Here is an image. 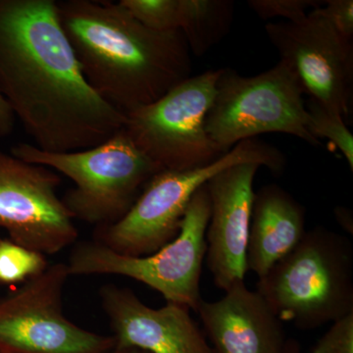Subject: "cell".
I'll use <instances>...</instances> for the list:
<instances>
[{
	"mask_svg": "<svg viewBox=\"0 0 353 353\" xmlns=\"http://www.w3.org/2000/svg\"><path fill=\"white\" fill-rule=\"evenodd\" d=\"M0 92L46 152L94 148L126 121L88 85L54 0H0Z\"/></svg>",
	"mask_w": 353,
	"mask_h": 353,
	"instance_id": "cell-1",
	"label": "cell"
},
{
	"mask_svg": "<svg viewBox=\"0 0 353 353\" xmlns=\"http://www.w3.org/2000/svg\"><path fill=\"white\" fill-rule=\"evenodd\" d=\"M57 6L88 85L122 112L153 103L190 78L192 57L180 30L152 31L119 2L66 0Z\"/></svg>",
	"mask_w": 353,
	"mask_h": 353,
	"instance_id": "cell-2",
	"label": "cell"
},
{
	"mask_svg": "<svg viewBox=\"0 0 353 353\" xmlns=\"http://www.w3.org/2000/svg\"><path fill=\"white\" fill-rule=\"evenodd\" d=\"M257 292L281 321L319 328L353 312V248L347 236L322 226L259 278Z\"/></svg>",
	"mask_w": 353,
	"mask_h": 353,
	"instance_id": "cell-3",
	"label": "cell"
},
{
	"mask_svg": "<svg viewBox=\"0 0 353 353\" xmlns=\"http://www.w3.org/2000/svg\"><path fill=\"white\" fill-rule=\"evenodd\" d=\"M285 161L275 146L250 139L204 166L160 171L146 183L122 219L97 227L94 241L125 256L152 254L178 236L192 196L221 171L234 165L256 163L279 174L284 170Z\"/></svg>",
	"mask_w": 353,
	"mask_h": 353,
	"instance_id": "cell-4",
	"label": "cell"
},
{
	"mask_svg": "<svg viewBox=\"0 0 353 353\" xmlns=\"http://www.w3.org/2000/svg\"><path fill=\"white\" fill-rule=\"evenodd\" d=\"M11 154L68 176L75 183L62 201L74 219L97 227L122 219L153 176L163 170L134 145L124 128L101 145L66 153L20 143Z\"/></svg>",
	"mask_w": 353,
	"mask_h": 353,
	"instance_id": "cell-5",
	"label": "cell"
},
{
	"mask_svg": "<svg viewBox=\"0 0 353 353\" xmlns=\"http://www.w3.org/2000/svg\"><path fill=\"white\" fill-rule=\"evenodd\" d=\"M303 87L289 62L252 77L221 69L204 127L209 138L225 153L246 139L266 132H283L321 146L309 131Z\"/></svg>",
	"mask_w": 353,
	"mask_h": 353,
	"instance_id": "cell-6",
	"label": "cell"
},
{
	"mask_svg": "<svg viewBox=\"0 0 353 353\" xmlns=\"http://www.w3.org/2000/svg\"><path fill=\"white\" fill-rule=\"evenodd\" d=\"M211 202L208 183L192 196L178 236L146 256L118 254L97 241L76 246L69 257L70 276L117 275L157 290L167 303L196 311L202 301V265L206 256V230Z\"/></svg>",
	"mask_w": 353,
	"mask_h": 353,
	"instance_id": "cell-7",
	"label": "cell"
},
{
	"mask_svg": "<svg viewBox=\"0 0 353 353\" xmlns=\"http://www.w3.org/2000/svg\"><path fill=\"white\" fill-rule=\"evenodd\" d=\"M220 74L190 76L153 103L125 113V131L163 170L197 168L225 154L204 127Z\"/></svg>",
	"mask_w": 353,
	"mask_h": 353,
	"instance_id": "cell-8",
	"label": "cell"
},
{
	"mask_svg": "<svg viewBox=\"0 0 353 353\" xmlns=\"http://www.w3.org/2000/svg\"><path fill=\"white\" fill-rule=\"evenodd\" d=\"M69 277L67 264L50 265L0 299V348L17 353L113 352V336L88 331L65 316L63 290Z\"/></svg>",
	"mask_w": 353,
	"mask_h": 353,
	"instance_id": "cell-9",
	"label": "cell"
},
{
	"mask_svg": "<svg viewBox=\"0 0 353 353\" xmlns=\"http://www.w3.org/2000/svg\"><path fill=\"white\" fill-rule=\"evenodd\" d=\"M60 183L48 167L0 152V229L8 239L46 256L75 243L79 231L57 196Z\"/></svg>",
	"mask_w": 353,
	"mask_h": 353,
	"instance_id": "cell-10",
	"label": "cell"
},
{
	"mask_svg": "<svg viewBox=\"0 0 353 353\" xmlns=\"http://www.w3.org/2000/svg\"><path fill=\"white\" fill-rule=\"evenodd\" d=\"M265 31L304 94L347 120L352 112V41L312 11L297 23H268Z\"/></svg>",
	"mask_w": 353,
	"mask_h": 353,
	"instance_id": "cell-11",
	"label": "cell"
},
{
	"mask_svg": "<svg viewBox=\"0 0 353 353\" xmlns=\"http://www.w3.org/2000/svg\"><path fill=\"white\" fill-rule=\"evenodd\" d=\"M260 166L241 163L221 171L208 183L211 202L206 230V262L218 289L245 282L255 175Z\"/></svg>",
	"mask_w": 353,
	"mask_h": 353,
	"instance_id": "cell-12",
	"label": "cell"
},
{
	"mask_svg": "<svg viewBox=\"0 0 353 353\" xmlns=\"http://www.w3.org/2000/svg\"><path fill=\"white\" fill-rule=\"evenodd\" d=\"M99 296L115 339L114 350L214 353L187 306L167 303L163 307L152 308L132 290L114 284L101 287Z\"/></svg>",
	"mask_w": 353,
	"mask_h": 353,
	"instance_id": "cell-13",
	"label": "cell"
},
{
	"mask_svg": "<svg viewBox=\"0 0 353 353\" xmlns=\"http://www.w3.org/2000/svg\"><path fill=\"white\" fill-rule=\"evenodd\" d=\"M216 301L202 299L196 312L214 353H283V322L259 292L239 282Z\"/></svg>",
	"mask_w": 353,
	"mask_h": 353,
	"instance_id": "cell-14",
	"label": "cell"
},
{
	"mask_svg": "<svg viewBox=\"0 0 353 353\" xmlns=\"http://www.w3.org/2000/svg\"><path fill=\"white\" fill-rule=\"evenodd\" d=\"M305 233V208L276 183L260 188L252 203L248 270L263 277L299 245Z\"/></svg>",
	"mask_w": 353,
	"mask_h": 353,
	"instance_id": "cell-15",
	"label": "cell"
},
{
	"mask_svg": "<svg viewBox=\"0 0 353 353\" xmlns=\"http://www.w3.org/2000/svg\"><path fill=\"white\" fill-rule=\"evenodd\" d=\"M234 4L231 0H180V24L190 53L202 57L232 29Z\"/></svg>",
	"mask_w": 353,
	"mask_h": 353,
	"instance_id": "cell-16",
	"label": "cell"
},
{
	"mask_svg": "<svg viewBox=\"0 0 353 353\" xmlns=\"http://www.w3.org/2000/svg\"><path fill=\"white\" fill-rule=\"evenodd\" d=\"M43 253L30 250L10 239H0V283L13 285L28 282L48 269Z\"/></svg>",
	"mask_w": 353,
	"mask_h": 353,
	"instance_id": "cell-17",
	"label": "cell"
},
{
	"mask_svg": "<svg viewBox=\"0 0 353 353\" xmlns=\"http://www.w3.org/2000/svg\"><path fill=\"white\" fill-rule=\"evenodd\" d=\"M309 116V131L319 139H328L347 159L353 171V136L340 114L329 110L321 103L310 99L306 104Z\"/></svg>",
	"mask_w": 353,
	"mask_h": 353,
	"instance_id": "cell-18",
	"label": "cell"
},
{
	"mask_svg": "<svg viewBox=\"0 0 353 353\" xmlns=\"http://www.w3.org/2000/svg\"><path fill=\"white\" fill-rule=\"evenodd\" d=\"M119 3L141 24L152 31L179 30L180 0H121Z\"/></svg>",
	"mask_w": 353,
	"mask_h": 353,
	"instance_id": "cell-19",
	"label": "cell"
},
{
	"mask_svg": "<svg viewBox=\"0 0 353 353\" xmlns=\"http://www.w3.org/2000/svg\"><path fill=\"white\" fill-rule=\"evenodd\" d=\"M248 6L260 19L281 17L287 22L297 23L307 16L308 11L319 8L323 2L316 0H250Z\"/></svg>",
	"mask_w": 353,
	"mask_h": 353,
	"instance_id": "cell-20",
	"label": "cell"
},
{
	"mask_svg": "<svg viewBox=\"0 0 353 353\" xmlns=\"http://www.w3.org/2000/svg\"><path fill=\"white\" fill-rule=\"evenodd\" d=\"M310 353H353V312L333 322Z\"/></svg>",
	"mask_w": 353,
	"mask_h": 353,
	"instance_id": "cell-21",
	"label": "cell"
},
{
	"mask_svg": "<svg viewBox=\"0 0 353 353\" xmlns=\"http://www.w3.org/2000/svg\"><path fill=\"white\" fill-rule=\"evenodd\" d=\"M324 7L313 9V13L327 21L343 38L352 41V0H327Z\"/></svg>",
	"mask_w": 353,
	"mask_h": 353,
	"instance_id": "cell-22",
	"label": "cell"
},
{
	"mask_svg": "<svg viewBox=\"0 0 353 353\" xmlns=\"http://www.w3.org/2000/svg\"><path fill=\"white\" fill-rule=\"evenodd\" d=\"M15 119L12 109L0 92V139H6L12 134Z\"/></svg>",
	"mask_w": 353,
	"mask_h": 353,
	"instance_id": "cell-23",
	"label": "cell"
},
{
	"mask_svg": "<svg viewBox=\"0 0 353 353\" xmlns=\"http://www.w3.org/2000/svg\"><path fill=\"white\" fill-rule=\"evenodd\" d=\"M334 215L336 221L345 231L352 234V211L345 208H336L334 209Z\"/></svg>",
	"mask_w": 353,
	"mask_h": 353,
	"instance_id": "cell-24",
	"label": "cell"
},
{
	"mask_svg": "<svg viewBox=\"0 0 353 353\" xmlns=\"http://www.w3.org/2000/svg\"><path fill=\"white\" fill-rule=\"evenodd\" d=\"M283 353H301L299 343L296 340H288Z\"/></svg>",
	"mask_w": 353,
	"mask_h": 353,
	"instance_id": "cell-25",
	"label": "cell"
},
{
	"mask_svg": "<svg viewBox=\"0 0 353 353\" xmlns=\"http://www.w3.org/2000/svg\"><path fill=\"white\" fill-rule=\"evenodd\" d=\"M115 352L118 353H150L145 352V350H137V348H129V350H121V352L115 350Z\"/></svg>",
	"mask_w": 353,
	"mask_h": 353,
	"instance_id": "cell-26",
	"label": "cell"
},
{
	"mask_svg": "<svg viewBox=\"0 0 353 353\" xmlns=\"http://www.w3.org/2000/svg\"><path fill=\"white\" fill-rule=\"evenodd\" d=\"M0 353H17V352H10V350H3V348H0Z\"/></svg>",
	"mask_w": 353,
	"mask_h": 353,
	"instance_id": "cell-27",
	"label": "cell"
},
{
	"mask_svg": "<svg viewBox=\"0 0 353 353\" xmlns=\"http://www.w3.org/2000/svg\"><path fill=\"white\" fill-rule=\"evenodd\" d=\"M110 353H118L117 352H115V350H113L112 352H110Z\"/></svg>",
	"mask_w": 353,
	"mask_h": 353,
	"instance_id": "cell-28",
	"label": "cell"
}]
</instances>
